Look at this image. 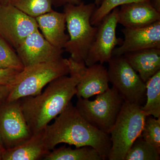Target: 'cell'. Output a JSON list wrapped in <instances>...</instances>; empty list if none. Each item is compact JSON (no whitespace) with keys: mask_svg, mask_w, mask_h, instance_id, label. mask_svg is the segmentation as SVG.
<instances>
[{"mask_svg":"<svg viewBox=\"0 0 160 160\" xmlns=\"http://www.w3.org/2000/svg\"><path fill=\"white\" fill-rule=\"evenodd\" d=\"M69 61V77L63 76L48 84L43 92L20 99V105L32 134L42 131L66 109L76 95L80 79V70L84 63Z\"/></svg>","mask_w":160,"mask_h":160,"instance_id":"6da1fadb","label":"cell"},{"mask_svg":"<svg viewBox=\"0 0 160 160\" xmlns=\"http://www.w3.org/2000/svg\"><path fill=\"white\" fill-rule=\"evenodd\" d=\"M43 130L50 151L61 143L76 147L90 146L97 150L103 160L108 159L111 146L109 134L89 124L71 102Z\"/></svg>","mask_w":160,"mask_h":160,"instance_id":"7a4b0ae2","label":"cell"},{"mask_svg":"<svg viewBox=\"0 0 160 160\" xmlns=\"http://www.w3.org/2000/svg\"><path fill=\"white\" fill-rule=\"evenodd\" d=\"M97 8L95 3L85 4L83 2L78 5H64L63 12L66 16L69 39L64 49L76 62L85 63L97 33V26L92 25L90 22Z\"/></svg>","mask_w":160,"mask_h":160,"instance_id":"3957f363","label":"cell"},{"mask_svg":"<svg viewBox=\"0 0 160 160\" xmlns=\"http://www.w3.org/2000/svg\"><path fill=\"white\" fill-rule=\"evenodd\" d=\"M69 73L68 59L63 58L25 67L12 82L11 91L6 101L37 95L52 81Z\"/></svg>","mask_w":160,"mask_h":160,"instance_id":"277c9868","label":"cell"},{"mask_svg":"<svg viewBox=\"0 0 160 160\" xmlns=\"http://www.w3.org/2000/svg\"><path fill=\"white\" fill-rule=\"evenodd\" d=\"M141 106L124 102L109 132L111 146L107 159L125 160L132 143L141 135L146 117Z\"/></svg>","mask_w":160,"mask_h":160,"instance_id":"5b68a950","label":"cell"},{"mask_svg":"<svg viewBox=\"0 0 160 160\" xmlns=\"http://www.w3.org/2000/svg\"><path fill=\"white\" fill-rule=\"evenodd\" d=\"M124 102L121 96L112 87L97 95L93 101L78 98L75 106L89 124L109 134Z\"/></svg>","mask_w":160,"mask_h":160,"instance_id":"8992f818","label":"cell"},{"mask_svg":"<svg viewBox=\"0 0 160 160\" xmlns=\"http://www.w3.org/2000/svg\"><path fill=\"white\" fill-rule=\"evenodd\" d=\"M107 69L111 83L124 102L142 106L146 98V83L123 56L112 57Z\"/></svg>","mask_w":160,"mask_h":160,"instance_id":"52a82bcc","label":"cell"},{"mask_svg":"<svg viewBox=\"0 0 160 160\" xmlns=\"http://www.w3.org/2000/svg\"><path fill=\"white\" fill-rule=\"evenodd\" d=\"M32 133L23 114L20 99L0 105V141L6 149L29 139Z\"/></svg>","mask_w":160,"mask_h":160,"instance_id":"ba28073f","label":"cell"},{"mask_svg":"<svg viewBox=\"0 0 160 160\" xmlns=\"http://www.w3.org/2000/svg\"><path fill=\"white\" fill-rule=\"evenodd\" d=\"M38 29L35 18L11 3L0 5V37L13 49H16L28 36Z\"/></svg>","mask_w":160,"mask_h":160,"instance_id":"9c48e42d","label":"cell"},{"mask_svg":"<svg viewBox=\"0 0 160 160\" xmlns=\"http://www.w3.org/2000/svg\"><path fill=\"white\" fill-rule=\"evenodd\" d=\"M118 10V7L115 8L97 26V33L85 61L86 66L98 62L108 63L112 58L113 49L122 42L123 40L116 36Z\"/></svg>","mask_w":160,"mask_h":160,"instance_id":"30bf717a","label":"cell"},{"mask_svg":"<svg viewBox=\"0 0 160 160\" xmlns=\"http://www.w3.org/2000/svg\"><path fill=\"white\" fill-rule=\"evenodd\" d=\"M15 50L25 67L61 58L64 51L50 44L39 29L28 36Z\"/></svg>","mask_w":160,"mask_h":160,"instance_id":"8fae6325","label":"cell"},{"mask_svg":"<svg viewBox=\"0 0 160 160\" xmlns=\"http://www.w3.org/2000/svg\"><path fill=\"white\" fill-rule=\"evenodd\" d=\"M122 31L125 38L119 47L113 49L112 57L121 56L143 49H160V21L146 27L124 28Z\"/></svg>","mask_w":160,"mask_h":160,"instance_id":"7c38bea8","label":"cell"},{"mask_svg":"<svg viewBox=\"0 0 160 160\" xmlns=\"http://www.w3.org/2000/svg\"><path fill=\"white\" fill-rule=\"evenodd\" d=\"M160 21V12L151 2H138L121 6L118 15V24L125 28H139Z\"/></svg>","mask_w":160,"mask_h":160,"instance_id":"4fadbf2b","label":"cell"},{"mask_svg":"<svg viewBox=\"0 0 160 160\" xmlns=\"http://www.w3.org/2000/svg\"><path fill=\"white\" fill-rule=\"evenodd\" d=\"M80 74L76 95L77 98L89 99L105 92L109 88L107 69L103 64L96 63L89 66L82 64Z\"/></svg>","mask_w":160,"mask_h":160,"instance_id":"5bb4252c","label":"cell"},{"mask_svg":"<svg viewBox=\"0 0 160 160\" xmlns=\"http://www.w3.org/2000/svg\"><path fill=\"white\" fill-rule=\"evenodd\" d=\"M38 29L44 37L52 46L63 49L69 39L66 34V16L54 10L35 18Z\"/></svg>","mask_w":160,"mask_h":160,"instance_id":"9a60e30c","label":"cell"},{"mask_svg":"<svg viewBox=\"0 0 160 160\" xmlns=\"http://www.w3.org/2000/svg\"><path fill=\"white\" fill-rule=\"evenodd\" d=\"M50 150L45 142L44 130L33 134L24 142L11 149H6L2 160L43 159Z\"/></svg>","mask_w":160,"mask_h":160,"instance_id":"2e32d148","label":"cell"},{"mask_svg":"<svg viewBox=\"0 0 160 160\" xmlns=\"http://www.w3.org/2000/svg\"><path fill=\"white\" fill-rule=\"evenodd\" d=\"M123 56L144 82L160 71V49H143Z\"/></svg>","mask_w":160,"mask_h":160,"instance_id":"e0dca14e","label":"cell"},{"mask_svg":"<svg viewBox=\"0 0 160 160\" xmlns=\"http://www.w3.org/2000/svg\"><path fill=\"white\" fill-rule=\"evenodd\" d=\"M44 160H103L97 150L90 146L54 148L44 158Z\"/></svg>","mask_w":160,"mask_h":160,"instance_id":"ac0fdd59","label":"cell"},{"mask_svg":"<svg viewBox=\"0 0 160 160\" xmlns=\"http://www.w3.org/2000/svg\"><path fill=\"white\" fill-rule=\"evenodd\" d=\"M146 103L141 109L147 116L160 118V71L146 83Z\"/></svg>","mask_w":160,"mask_h":160,"instance_id":"d6986e66","label":"cell"},{"mask_svg":"<svg viewBox=\"0 0 160 160\" xmlns=\"http://www.w3.org/2000/svg\"><path fill=\"white\" fill-rule=\"evenodd\" d=\"M160 150L140 136L133 142L124 160H159Z\"/></svg>","mask_w":160,"mask_h":160,"instance_id":"ffe728a7","label":"cell"},{"mask_svg":"<svg viewBox=\"0 0 160 160\" xmlns=\"http://www.w3.org/2000/svg\"><path fill=\"white\" fill-rule=\"evenodd\" d=\"M10 3L32 17L40 16L52 10V0H11Z\"/></svg>","mask_w":160,"mask_h":160,"instance_id":"44dd1931","label":"cell"},{"mask_svg":"<svg viewBox=\"0 0 160 160\" xmlns=\"http://www.w3.org/2000/svg\"><path fill=\"white\" fill-rule=\"evenodd\" d=\"M24 68L16 52L6 40L0 37V69L21 71Z\"/></svg>","mask_w":160,"mask_h":160,"instance_id":"7402d4cb","label":"cell"},{"mask_svg":"<svg viewBox=\"0 0 160 160\" xmlns=\"http://www.w3.org/2000/svg\"><path fill=\"white\" fill-rule=\"evenodd\" d=\"M152 0H103L101 5L97 8L91 18L92 26H98L106 16L115 8L125 4L142 2H152Z\"/></svg>","mask_w":160,"mask_h":160,"instance_id":"603a6c76","label":"cell"},{"mask_svg":"<svg viewBox=\"0 0 160 160\" xmlns=\"http://www.w3.org/2000/svg\"><path fill=\"white\" fill-rule=\"evenodd\" d=\"M147 142L160 150V118L147 116L141 134Z\"/></svg>","mask_w":160,"mask_h":160,"instance_id":"cb8c5ba5","label":"cell"},{"mask_svg":"<svg viewBox=\"0 0 160 160\" xmlns=\"http://www.w3.org/2000/svg\"><path fill=\"white\" fill-rule=\"evenodd\" d=\"M19 71L12 69H0V85H10Z\"/></svg>","mask_w":160,"mask_h":160,"instance_id":"d4e9b609","label":"cell"},{"mask_svg":"<svg viewBox=\"0 0 160 160\" xmlns=\"http://www.w3.org/2000/svg\"><path fill=\"white\" fill-rule=\"evenodd\" d=\"M11 88V85H0V105L7 100Z\"/></svg>","mask_w":160,"mask_h":160,"instance_id":"484cf974","label":"cell"},{"mask_svg":"<svg viewBox=\"0 0 160 160\" xmlns=\"http://www.w3.org/2000/svg\"><path fill=\"white\" fill-rule=\"evenodd\" d=\"M55 2L56 5L58 6L65 5L67 4H75L78 5L81 3V0H52ZM102 0H95V4L96 5L97 7H98L102 3Z\"/></svg>","mask_w":160,"mask_h":160,"instance_id":"4316f807","label":"cell"},{"mask_svg":"<svg viewBox=\"0 0 160 160\" xmlns=\"http://www.w3.org/2000/svg\"><path fill=\"white\" fill-rule=\"evenodd\" d=\"M151 3L155 9L160 12V0H152Z\"/></svg>","mask_w":160,"mask_h":160,"instance_id":"83f0119b","label":"cell"},{"mask_svg":"<svg viewBox=\"0 0 160 160\" xmlns=\"http://www.w3.org/2000/svg\"><path fill=\"white\" fill-rule=\"evenodd\" d=\"M6 150V148L4 147L2 143L0 141V160H2L3 154H4V152H5Z\"/></svg>","mask_w":160,"mask_h":160,"instance_id":"f1b7e54d","label":"cell"},{"mask_svg":"<svg viewBox=\"0 0 160 160\" xmlns=\"http://www.w3.org/2000/svg\"><path fill=\"white\" fill-rule=\"evenodd\" d=\"M11 0H0V5H5L10 3Z\"/></svg>","mask_w":160,"mask_h":160,"instance_id":"f546056e","label":"cell"},{"mask_svg":"<svg viewBox=\"0 0 160 160\" xmlns=\"http://www.w3.org/2000/svg\"><path fill=\"white\" fill-rule=\"evenodd\" d=\"M102 1H103V0H102Z\"/></svg>","mask_w":160,"mask_h":160,"instance_id":"4dcf8cb0","label":"cell"}]
</instances>
